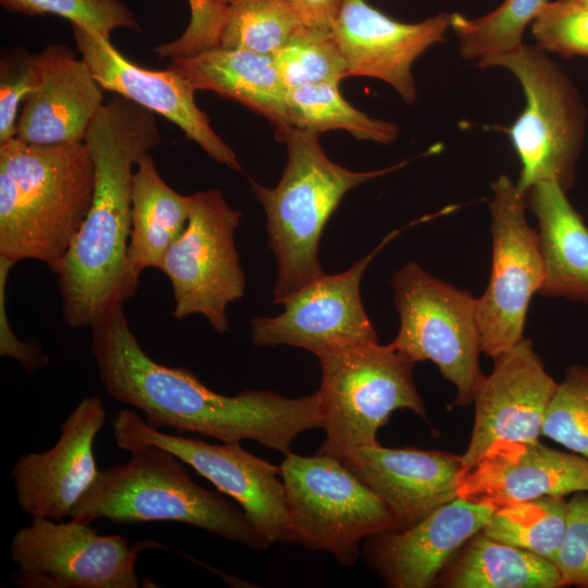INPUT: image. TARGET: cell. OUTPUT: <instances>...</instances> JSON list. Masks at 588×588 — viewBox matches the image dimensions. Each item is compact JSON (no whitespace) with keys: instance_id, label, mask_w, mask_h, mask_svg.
I'll list each match as a JSON object with an SVG mask.
<instances>
[{"instance_id":"cell-1","label":"cell","mask_w":588,"mask_h":588,"mask_svg":"<svg viewBox=\"0 0 588 588\" xmlns=\"http://www.w3.org/2000/svg\"><path fill=\"white\" fill-rule=\"evenodd\" d=\"M91 352L108 395L140 411L157 429L221 442L252 440L286 455L301 433L322 425L317 393L292 399L247 389L228 396L185 368L156 362L132 332L124 303L91 328Z\"/></svg>"},{"instance_id":"cell-2","label":"cell","mask_w":588,"mask_h":588,"mask_svg":"<svg viewBox=\"0 0 588 588\" xmlns=\"http://www.w3.org/2000/svg\"><path fill=\"white\" fill-rule=\"evenodd\" d=\"M95 167V191L60 272L64 322L93 328L136 293L127 270L134 167L161 143L155 113L114 95L90 122L84 138Z\"/></svg>"},{"instance_id":"cell-3","label":"cell","mask_w":588,"mask_h":588,"mask_svg":"<svg viewBox=\"0 0 588 588\" xmlns=\"http://www.w3.org/2000/svg\"><path fill=\"white\" fill-rule=\"evenodd\" d=\"M95 167L84 142L0 144V256L34 259L57 275L94 199Z\"/></svg>"},{"instance_id":"cell-4","label":"cell","mask_w":588,"mask_h":588,"mask_svg":"<svg viewBox=\"0 0 588 588\" xmlns=\"http://www.w3.org/2000/svg\"><path fill=\"white\" fill-rule=\"evenodd\" d=\"M127 462L100 470L78 500L71 519L90 524L175 522L195 526L255 550L269 543L244 511L221 492L196 483L177 456L157 445L130 451Z\"/></svg>"},{"instance_id":"cell-5","label":"cell","mask_w":588,"mask_h":588,"mask_svg":"<svg viewBox=\"0 0 588 588\" xmlns=\"http://www.w3.org/2000/svg\"><path fill=\"white\" fill-rule=\"evenodd\" d=\"M287 162L279 183L265 187L250 180L262 205L278 277L273 303L323 275L318 249L329 218L355 186L401 169L407 161L371 171H352L331 161L319 134L291 127L280 135Z\"/></svg>"},{"instance_id":"cell-6","label":"cell","mask_w":588,"mask_h":588,"mask_svg":"<svg viewBox=\"0 0 588 588\" xmlns=\"http://www.w3.org/2000/svg\"><path fill=\"white\" fill-rule=\"evenodd\" d=\"M319 360L318 405L326 438L318 452L339 457L344 452L380 444L378 430L396 409H409L427 420L415 387V362L391 343L351 344L326 350Z\"/></svg>"},{"instance_id":"cell-7","label":"cell","mask_w":588,"mask_h":588,"mask_svg":"<svg viewBox=\"0 0 588 588\" xmlns=\"http://www.w3.org/2000/svg\"><path fill=\"white\" fill-rule=\"evenodd\" d=\"M507 70L520 85L525 107L507 130L519 159L517 187L526 192L540 181H554L568 192L576 179L587 111L563 69L537 46L517 49L477 64Z\"/></svg>"},{"instance_id":"cell-8","label":"cell","mask_w":588,"mask_h":588,"mask_svg":"<svg viewBox=\"0 0 588 588\" xmlns=\"http://www.w3.org/2000/svg\"><path fill=\"white\" fill-rule=\"evenodd\" d=\"M292 543L354 566L363 541L400 530L393 512L338 457L287 453L280 465Z\"/></svg>"},{"instance_id":"cell-9","label":"cell","mask_w":588,"mask_h":588,"mask_svg":"<svg viewBox=\"0 0 588 588\" xmlns=\"http://www.w3.org/2000/svg\"><path fill=\"white\" fill-rule=\"evenodd\" d=\"M400 327L391 345L415 363L431 360L466 407L483 378L477 298L407 262L391 279Z\"/></svg>"},{"instance_id":"cell-10","label":"cell","mask_w":588,"mask_h":588,"mask_svg":"<svg viewBox=\"0 0 588 588\" xmlns=\"http://www.w3.org/2000/svg\"><path fill=\"white\" fill-rule=\"evenodd\" d=\"M241 218L219 189L191 195L186 228L159 267L172 285L175 319L201 315L218 333L229 331L226 307L246 286L234 242Z\"/></svg>"},{"instance_id":"cell-11","label":"cell","mask_w":588,"mask_h":588,"mask_svg":"<svg viewBox=\"0 0 588 588\" xmlns=\"http://www.w3.org/2000/svg\"><path fill=\"white\" fill-rule=\"evenodd\" d=\"M111 425L118 448L130 452L142 445H157L170 451L233 499L269 544L292 543L280 466L247 452L241 442L211 444L200 438L163 432L132 409L115 413Z\"/></svg>"},{"instance_id":"cell-12","label":"cell","mask_w":588,"mask_h":588,"mask_svg":"<svg viewBox=\"0 0 588 588\" xmlns=\"http://www.w3.org/2000/svg\"><path fill=\"white\" fill-rule=\"evenodd\" d=\"M490 280L477 298L481 351L492 359L524 339L528 306L543 281L536 229L526 218V195L506 174L491 184Z\"/></svg>"},{"instance_id":"cell-13","label":"cell","mask_w":588,"mask_h":588,"mask_svg":"<svg viewBox=\"0 0 588 588\" xmlns=\"http://www.w3.org/2000/svg\"><path fill=\"white\" fill-rule=\"evenodd\" d=\"M137 550L90 524L34 517L12 537V581L21 588H137Z\"/></svg>"},{"instance_id":"cell-14","label":"cell","mask_w":588,"mask_h":588,"mask_svg":"<svg viewBox=\"0 0 588 588\" xmlns=\"http://www.w3.org/2000/svg\"><path fill=\"white\" fill-rule=\"evenodd\" d=\"M401 230L390 232L369 254L348 270L323 274L280 299L281 314L253 317L250 339L255 346L290 345L315 356L351 344L378 342L376 330L360 298V282L376 255Z\"/></svg>"},{"instance_id":"cell-15","label":"cell","mask_w":588,"mask_h":588,"mask_svg":"<svg viewBox=\"0 0 588 588\" xmlns=\"http://www.w3.org/2000/svg\"><path fill=\"white\" fill-rule=\"evenodd\" d=\"M493 360L492 371L483 376L475 392L473 432L461 455L463 474L497 444L539 441L558 385L529 339L524 338Z\"/></svg>"},{"instance_id":"cell-16","label":"cell","mask_w":588,"mask_h":588,"mask_svg":"<svg viewBox=\"0 0 588 588\" xmlns=\"http://www.w3.org/2000/svg\"><path fill=\"white\" fill-rule=\"evenodd\" d=\"M107 412L97 395L85 396L61 425L52 448L22 455L11 470L17 503L32 518L62 520L99 474L94 443Z\"/></svg>"},{"instance_id":"cell-17","label":"cell","mask_w":588,"mask_h":588,"mask_svg":"<svg viewBox=\"0 0 588 588\" xmlns=\"http://www.w3.org/2000/svg\"><path fill=\"white\" fill-rule=\"evenodd\" d=\"M451 15L441 12L405 23L367 0H344L331 32L347 62L348 76L380 79L412 103L417 98L412 68L430 47L444 41Z\"/></svg>"},{"instance_id":"cell-18","label":"cell","mask_w":588,"mask_h":588,"mask_svg":"<svg viewBox=\"0 0 588 588\" xmlns=\"http://www.w3.org/2000/svg\"><path fill=\"white\" fill-rule=\"evenodd\" d=\"M73 35L82 58L103 90H110L176 124L185 136L217 162L232 170L242 166L232 148L213 131L195 101V88L171 68L154 71L123 57L110 42L78 25Z\"/></svg>"},{"instance_id":"cell-19","label":"cell","mask_w":588,"mask_h":588,"mask_svg":"<svg viewBox=\"0 0 588 588\" xmlns=\"http://www.w3.org/2000/svg\"><path fill=\"white\" fill-rule=\"evenodd\" d=\"M497 507L457 497L417 524L365 540L369 566L394 588H427Z\"/></svg>"},{"instance_id":"cell-20","label":"cell","mask_w":588,"mask_h":588,"mask_svg":"<svg viewBox=\"0 0 588 588\" xmlns=\"http://www.w3.org/2000/svg\"><path fill=\"white\" fill-rule=\"evenodd\" d=\"M338 458L385 502L401 529L460 497L461 455L377 444L348 450Z\"/></svg>"},{"instance_id":"cell-21","label":"cell","mask_w":588,"mask_h":588,"mask_svg":"<svg viewBox=\"0 0 588 588\" xmlns=\"http://www.w3.org/2000/svg\"><path fill=\"white\" fill-rule=\"evenodd\" d=\"M588 492V458L536 442L492 446L461 478L460 497L495 507Z\"/></svg>"},{"instance_id":"cell-22","label":"cell","mask_w":588,"mask_h":588,"mask_svg":"<svg viewBox=\"0 0 588 588\" xmlns=\"http://www.w3.org/2000/svg\"><path fill=\"white\" fill-rule=\"evenodd\" d=\"M35 58L39 81L23 102L15 138L39 146L84 142L103 88L66 46H48Z\"/></svg>"},{"instance_id":"cell-23","label":"cell","mask_w":588,"mask_h":588,"mask_svg":"<svg viewBox=\"0 0 588 588\" xmlns=\"http://www.w3.org/2000/svg\"><path fill=\"white\" fill-rule=\"evenodd\" d=\"M566 194L554 181L537 182L525 192L543 262L538 294L588 306V226Z\"/></svg>"},{"instance_id":"cell-24","label":"cell","mask_w":588,"mask_h":588,"mask_svg":"<svg viewBox=\"0 0 588 588\" xmlns=\"http://www.w3.org/2000/svg\"><path fill=\"white\" fill-rule=\"evenodd\" d=\"M171 69L195 90H211L267 118L280 136L292 127L284 86L273 57L247 50L212 47L170 59Z\"/></svg>"},{"instance_id":"cell-25","label":"cell","mask_w":588,"mask_h":588,"mask_svg":"<svg viewBox=\"0 0 588 588\" xmlns=\"http://www.w3.org/2000/svg\"><path fill=\"white\" fill-rule=\"evenodd\" d=\"M189 211L191 195H181L170 187L152 157L144 156L133 176L127 270L134 283L138 285L145 269H159L167 250L184 232Z\"/></svg>"},{"instance_id":"cell-26","label":"cell","mask_w":588,"mask_h":588,"mask_svg":"<svg viewBox=\"0 0 588 588\" xmlns=\"http://www.w3.org/2000/svg\"><path fill=\"white\" fill-rule=\"evenodd\" d=\"M451 588H559L562 579L554 562L530 551L485 536L470 541L449 568Z\"/></svg>"},{"instance_id":"cell-27","label":"cell","mask_w":588,"mask_h":588,"mask_svg":"<svg viewBox=\"0 0 588 588\" xmlns=\"http://www.w3.org/2000/svg\"><path fill=\"white\" fill-rule=\"evenodd\" d=\"M286 108L292 127L320 134L342 130L357 139L391 144L399 136L396 125L371 118L354 108L341 95L339 84L321 83L289 89Z\"/></svg>"},{"instance_id":"cell-28","label":"cell","mask_w":588,"mask_h":588,"mask_svg":"<svg viewBox=\"0 0 588 588\" xmlns=\"http://www.w3.org/2000/svg\"><path fill=\"white\" fill-rule=\"evenodd\" d=\"M566 520L567 500L546 495L497 507L481 532L553 562L564 537Z\"/></svg>"},{"instance_id":"cell-29","label":"cell","mask_w":588,"mask_h":588,"mask_svg":"<svg viewBox=\"0 0 588 588\" xmlns=\"http://www.w3.org/2000/svg\"><path fill=\"white\" fill-rule=\"evenodd\" d=\"M549 0H503L494 10L478 17L452 12L451 30L457 38L462 59L479 62L511 52Z\"/></svg>"},{"instance_id":"cell-30","label":"cell","mask_w":588,"mask_h":588,"mask_svg":"<svg viewBox=\"0 0 588 588\" xmlns=\"http://www.w3.org/2000/svg\"><path fill=\"white\" fill-rule=\"evenodd\" d=\"M302 26L283 0H238L226 7L218 46L273 57Z\"/></svg>"},{"instance_id":"cell-31","label":"cell","mask_w":588,"mask_h":588,"mask_svg":"<svg viewBox=\"0 0 588 588\" xmlns=\"http://www.w3.org/2000/svg\"><path fill=\"white\" fill-rule=\"evenodd\" d=\"M273 60L287 90L321 83L339 84L348 76L345 57L329 29L302 26Z\"/></svg>"},{"instance_id":"cell-32","label":"cell","mask_w":588,"mask_h":588,"mask_svg":"<svg viewBox=\"0 0 588 588\" xmlns=\"http://www.w3.org/2000/svg\"><path fill=\"white\" fill-rule=\"evenodd\" d=\"M542 434L588 458V365H569L547 408Z\"/></svg>"},{"instance_id":"cell-33","label":"cell","mask_w":588,"mask_h":588,"mask_svg":"<svg viewBox=\"0 0 588 588\" xmlns=\"http://www.w3.org/2000/svg\"><path fill=\"white\" fill-rule=\"evenodd\" d=\"M8 10L28 14H56L106 40L119 27L139 30L132 12L120 0H0Z\"/></svg>"},{"instance_id":"cell-34","label":"cell","mask_w":588,"mask_h":588,"mask_svg":"<svg viewBox=\"0 0 588 588\" xmlns=\"http://www.w3.org/2000/svg\"><path fill=\"white\" fill-rule=\"evenodd\" d=\"M530 29L535 46L547 53L588 58V7L576 0H549Z\"/></svg>"},{"instance_id":"cell-35","label":"cell","mask_w":588,"mask_h":588,"mask_svg":"<svg viewBox=\"0 0 588 588\" xmlns=\"http://www.w3.org/2000/svg\"><path fill=\"white\" fill-rule=\"evenodd\" d=\"M39 72L35 56L13 50L0 62V144L16 135L17 111L35 89Z\"/></svg>"},{"instance_id":"cell-36","label":"cell","mask_w":588,"mask_h":588,"mask_svg":"<svg viewBox=\"0 0 588 588\" xmlns=\"http://www.w3.org/2000/svg\"><path fill=\"white\" fill-rule=\"evenodd\" d=\"M563 586L588 588V493L567 500L564 537L553 560Z\"/></svg>"},{"instance_id":"cell-37","label":"cell","mask_w":588,"mask_h":588,"mask_svg":"<svg viewBox=\"0 0 588 588\" xmlns=\"http://www.w3.org/2000/svg\"><path fill=\"white\" fill-rule=\"evenodd\" d=\"M15 264L0 256V355L17 360L26 371L33 372L46 367L49 358L38 342L22 341L11 329L7 310V283Z\"/></svg>"},{"instance_id":"cell-38","label":"cell","mask_w":588,"mask_h":588,"mask_svg":"<svg viewBox=\"0 0 588 588\" xmlns=\"http://www.w3.org/2000/svg\"><path fill=\"white\" fill-rule=\"evenodd\" d=\"M191 21L180 41L187 48H203L212 45L219 37L226 5L213 0H187Z\"/></svg>"},{"instance_id":"cell-39","label":"cell","mask_w":588,"mask_h":588,"mask_svg":"<svg viewBox=\"0 0 588 588\" xmlns=\"http://www.w3.org/2000/svg\"><path fill=\"white\" fill-rule=\"evenodd\" d=\"M304 25L331 30L344 0H283Z\"/></svg>"},{"instance_id":"cell-40","label":"cell","mask_w":588,"mask_h":588,"mask_svg":"<svg viewBox=\"0 0 588 588\" xmlns=\"http://www.w3.org/2000/svg\"><path fill=\"white\" fill-rule=\"evenodd\" d=\"M213 1H217L218 3L224 4V5H229L238 0H213Z\"/></svg>"},{"instance_id":"cell-41","label":"cell","mask_w":588,"mask_h":588,"mask_svg":"<svg viewBox=\"0 0 588 588\" xmlns=\"http://www.w3.org/2000/svg\"><path fill=\"white\" fill-rule=\"evenodd\" d=\"M576 1H578V2H580L583 4H585L586 7H588V0H576Z\"/></svg>"}]
</instances>
